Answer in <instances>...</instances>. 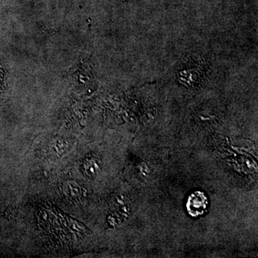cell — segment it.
<instances>
[{
  "mask_svg": "<svg viewBox=\"0 0 258 258\" xmlns=\"http://www.w3.org/2000/svg\"><path fill=\"white\" fill-rule=\"evenodd\" d=\"M208 208V199L203 191H195L189 195L186 202V210L193 217L203 215Z\"/></svg>",
  "mask_w": 258,
  "mask_h": 258,
  "instance_id": "6da1fadb",
  "label": "cell"
}]
</instances>
